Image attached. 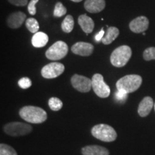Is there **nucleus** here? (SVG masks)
<instances>
[{"instance_id": "2", "label": "nucleus", "mask_w": 155, "mask_h": 155, "mask_svg": "<svg viewBox=\"0 0 155 155\" xmlns=\"http://www.w3.org/2000/svg\"><path fill=\"white\" fill-rule=\"evenodd\" d=\"M142 83V78L139 75H127L116 82V88L119 91L131 94L138 90Z\"/></svg>"}, {"instance_id": "31", "label": "nucleus", "mask_w": 155, "mask_h": 155, "mask_svg": "<svg viewBox=\"0 0 155 155\" xmlns=\"http://www.w3.org/2000/svg\"><path fill=\"white\" fill-rule=\"evenodd\" d=\"M154 110H155V103H154Z\"/></svg>"}, {"instance_id": "17", "label": "nucleus", "mask_w": 155, "mask_h": 155, "mask_svg": "<svg viewBox=\"0 0 155 155\" xmlns=\"http://www.w3.org/2000/svg\"><path fill=\"white\" fill-rule=\"evenodd\" d=\"M48 36L42 32H38L34 34L32 38V44L35 48H42L48 43Z\"/></svg>"}, {"instance_id": "24", "label": "nucleus", "mask_w": 155, "mask_h": 155, "mask_svg": "<svg viewBox=\"0 0 155 155\" xmlns=\"http://www.w3.org/2000/svg\"><path fill=\"white\" fill-rule=\"evenodd\" d=\"M143 58L147 61L155 60V48L150 47L145 50L143 53Z\"/></svg>"}, {"instance_id": "16", "label": "nucleus", "mask_w": 155, "mask_h": 155, "mask_svg": "<svg viewBox=\"0 0 155 155\" xmlns=\"http://www.w3.org/2000/svg\"><path fill=\"white\" fill-rule=\"evenodd\" d=\"M83 155H109V151L105 147L98 145H89L83 147Z\"/></svg>"}, {"instance_id": "22", "label": "nucleus", "mask_w": 155, "mask_h": 155, "mask_svg": "<svg viewBox=\"0 0 155 155\" xmlns=\"http://www.w3.org/2000/svg\"><path fill=\"white\" fill-rule=\"evenodd\" d=\"M66 12L67 9L64 7V5L61 2H58L56 3L53 12L54 16L56 17H61L66 15Z\"/></svg>"}, {"instance_id": "25", "label": "nucleus", "mask_w": 155, "mask_h": 155, "mask_svg": "<svg viewBox=\"0 0 155 155\" xmlns=\"http://www.w3.org/2000/svg\"><path fill=\"white\" fill-rule=\"evenodd\" d=\"M18 84L20 88H22L23 89H27L29 88L31 86H32V81H31V80L29 78L24 77L22 78L19 81Z\"/></svg>"}, {"instance_id": "27", "label": "nucleus", "mask_w": 155, "mask_h": 155, "mask_svg": "<svg viewBox=\"0 0 155 155\" xmlns=\"http://www.w3.org/2000/svg\"><path fill=\"white\" fill-rule=\"evenodd\" d=\"M8 2L12 5L18 6V7H24L28 5V0H8Z\"/></svg>"}, {"instance_id": "1", "label": "nucleus", "mask_w": 155, "mask_h": 155, "mask_svg": "<svg viewBox=\"0 0 155 155\" xmlns=\"http://www.w3.org/2000/svg\"><path fill=\"white\" fill-rule=\"evenodd\" d=\"M19 114L22 119L32 124H42L48 119L46 111L38 106H24L19 110Z\"/></svg>"}, {"instance_id": "4", "label": "nucleus", "mask_w": 155, "mask_h": 155, "mask_svg": "<svg viewBox=\"0 0 155 155\" xmlns=\"http://www.w3.org/2000/svg\"><path fill=\"white\" fill-rule=\"evenodd\" d=\"M93 137L104 142H111L117 138V133L111 126L101 124L91 129Z\"/></svg>"}, {"instance_id": "20", "label": "nucleus", "mask_w": 155, "mask_h": 155, "mask_svg": "<svg viewBox=\"0 0 155 155\" xmlns=\"http://www.w3.org/2000/svg\"><path fill=\"white\" fill-rule=\"evenodd\" d=\"M25 26L28 28V30L30 31L32 33H36L38 32L39 30V23L37 19L35 18H32V17H30V18H28L26 19V22H25Z\"/></svg>"}, {"instance_id": "13", "label": "nucleus", "mask_w": 155, "mask_h": 155, "mask_svg": "<svg viewBox=\"0 0 155 155\" xmlns=\"http://www.w3.org/2000/svg\"><path fill=\"white\" fill-rule=\"evenodd\" d=\"M154 106L152 98L146 96L141 100L138 106V114L141 117H146L150 114L153 106Z\"/></svg>"}, {"instance_id": "23", "label": "nucleus", "mask_w": 155, "mask_h": 155, "mask_svg": "<svg viewBox=\"0 0 155 155\" xmlns=\"http://www.w3.org/2000/svg\"><path fill=\"white\" fill-rule=\"evenodd\" d=\"M0 155H17L13 147L6 144H0Z\"/></svg>"}, {"instance_id": "12", "label": "nucleus", "mask_w": 155, "mask_h": 155, "mask_svg": "<svg viewBox=\"0 0 155 155\" xmlns=\"http://www.w3.org/2000/svg\"><path fill=\"white\" fill-rule=\"evenodd\" d=\"M26 20V15L22 12H16L12 13L7 19V24L9 28L17 29Z\"/></svg>"}, {"instance_id": "15", "label": "nucleus", "mask_w": 155, "mask_h": 155, "mask_svg": "<svg viewBox=\"0 0 155 155\" xmlns=\"http://www.w3.org/2000/svg\"><path fill=\"white\" fill-rule=\"evenodd\" d=\"M79 25L85 33L87 35L91 33L94 29V22L92 18L86 14L81 15L78 19Z\"/></svg>"}, {"instance_id": "9", "label": "nucleus", "mask_w": 155, "mask_h": 155, "mask_svg": "<svg viewBox=\"0 0 155 155\" xmlns=\"http://www.w3.org/2000/svg\"><path fill=\"white\" fill-rule=\"evenodd\" d=\"M71 84L73 88L81 93H87L91 91L92 88V80L83 75L75 74L71 80Z\"/></svg>"}, {"instance_id": "21", "label": "nucleus", "mask_w": 155, "mask_h": 155, "mask_svg": "<svg viewBox=\"0 0 155 155\" xmlns=\"http://www.w3.org/2000/svg\"><path fill=\"white\" fill-rule=\"evenodd\" d=\"M48 105H49L50 109L53 110V111H58L61 110L62 107H63V102L58 98L52 97L48 101Z\"/></svg>"}, {"instance_id": "3", "label": "nucleus", "mask_w": 155, "mask_h": 155, "mask_svg": "<svg viewBox=\"0 0 155 155\" xmlns=\"http://www.w3.org/2000/svg\"><path fill=\"white\" fill-rule=\"evenodd\" d=\"M131 48L128 45H121L116 48L112 52L110 61L114 67L121 68L125 66L131 57Z\"/></svg>"}, {"instance_id": "14", "label": "nucleus", "mask_w": 155, "mask_h": 155, "mask_svg": "<svg viewBox=\"0 0 155 155\" xmlns=\"http://www.w3.org/2000/svg\"><path fill=\"white\" fill-rule=\"evenodd\" d=\"M106 7L105 0H86L84 7L90 13H98Z\"/></svg>"}, {"instance_id": "18", "label": "nucleus", "mask_w": 155, "mask_h": 155, "mask_svg": "<svg viewBox=\"0 0 155 155\" xmlns=\"http://www.w3.org/2000/svg\"><path fill=\"white\" fill-rule=\"evenodd\" d=\"M119 35V29L116 27H109L102 39V42L104 45H109L114 42Z\"/></svg>"}, {"instance_id": "26", "label": "nucleus", "mask_w": 155, "mask_h": 155, "mask_svg": "<svg viewBox=\"0 0 155 155\" xmlns=\"http://www.w3.org/2000/svg\"><path fill=\"white\" fill-rule=\"evenodd\" d=\"M39 2V0H30V2L28 5V9L29 13L31 15H35L36 14V4Z\"/></svg>"}, {"instance_id": "11", "label": "nucleus", "mask_w": 155, "mask_h": 155, "mask_svg": "<svg viewBox=\"0 0 155 155\" xmlns=\"http://www.w3.org/2000/svg\"><path fill=\"white\" fill-rule=\"evenodd\" d=\"M71 50L75 55L81 56L91 55L94 50V47L92 44L85 42H78L71 48Z\"/></svg>"}, {"instance_id": "8", "label": "nucleus", "mask_w": 155, "mask_h": 155, "mask_svg": "<svg viewBox=\"0 0 155 155\" xmlns=\"http://www.w3.org/2000/svg\"><path fill=\"white\" fill-rule=\"evenodd\" d=\"M65 71V65L61 63H50L45 65L41 70L42 76L47 79L55 78L61 75Z\"/></svg>"}, {"instance_id": "6", "label": "nucleus", "mask_w": 155, "mask_h": 155, "mask_svg": "<svg viewBox=\"0 0 155 155\" xmlns=\"http://www.w3.org/2000/svg\"><path fill=\"white\" fill-rule=\"evenodd\" d=\"M68 52V45L63 41H57L48 48L45 53V56L48 59L51 61H59L66 56Z\"/></svg>"}, {"instance_id": "30", "label": "nucleus", "mask_w": 155, "mask_h": 155, "mask_svg": "<svg viewBox=\"0 0 155 155\" xmlns=\"http://www.w3.org/2000/svg\"><path fill=\"white\" fill-rule=\"evenodd\" d=\"M71 1L74 2H80L83 1V0H71Z\"/></svg>"}, {"instance_id": "10", "label": "nucleus", "mask_w": 155, "mask_h": 155, "mask_svg": "<svg viewBox=\"0 0 155 155\" xmlns=\"http://www.w3.org/2000/svg\"><path fill=\"white\" fill-rule=\"evenodd\" d=\"M149 19L145 16H140L134 19L129 23V28L134 33L144 32L149 28Z\"/></svg>"}, {"instance_id": "5", "label": "nucleus", "mask_w": 155, "mask_h": 155, "mask_svg": "<svg viewBox=\"0 0 155 155\" xmlns=\"http://www.w3.org/2000/svg\"><path fill=\"white\" fill-rule=\"evenodd\" d=\"M32 130V127L28 124L22 122H11L5 125L4 131L7 135L12 137H20L30 134Z\"/></svg>"}, {"instance_id": "7", "label": "nucleus", "mask_w": 155, "mask_h": 155, "mask_svg": "<svg viewBox=\"0 0 155 155\" xmlns=\"http://www.w3.org/2000/svg\"><path fill=\"white\" fill-rule=\"evenodd\" d=\"M92 88L97 96L105 98L109 96L111 89L105 83L104 77L99 73H96L92 77Z\"/></svg>"}, {"instance_id": "29", "label": "nucleus", "mask_w": 155, "mask_h": 155, "mask_svg": "<svg viewBox=\"0 0 155 155\" xmlns=\"http://www.w3.org/2000/svg\"><path fill=\"white\" fill-rule=\"evenodd\" d=\"M104 35H105V32H104V29H101V30L100 32L96 35V37H95L96 41L99 42V41H101V40H102V39H103V38H104Z\"/></svg>"}, {"instance_id": "28", "label": "nucleus", "mask_w": 155, "mask_h": 155, "mask_svg": "<svg viewBox=\"0 0 155 155\" xmlns=\"http://www.w3.org/2000/svg\"><path fill=\"white\" fill-rule=\"evenodd\" d=\"M116 98H117V100L120 101H124L127 98V94L123 91H118L116 94Z\"/></svg>"}, {"instance_id": "19", "label": "nucleus", "mask_w": 155, "mask_h": 155, "mask_svg": "<svg viewBox=\"0 0 155 155\" xmlns=\"http://www.w3.org/2000/svg\"><path fill=\"white\" fill-rule=\"evenodd\" d=\"M61 28L65 33H70L72 32L74 28V19L71 15H67L65 17L61 24Z\"/></svg>"}]
</instances>
